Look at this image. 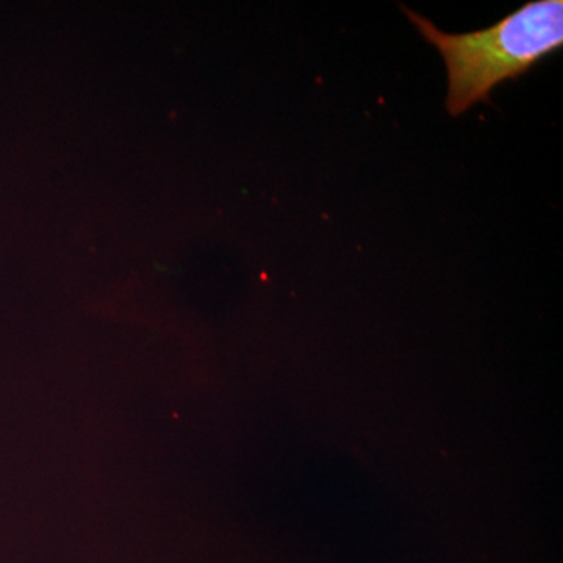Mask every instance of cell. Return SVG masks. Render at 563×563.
<instances>
[{
	"instance_id": "6da1fadb",
	"label": "cell",
	"mask_w": 563,
	"mask_h": 563,
	"mask_svg": "<svg viewBox=\"0 0 563 563\" xmlns=\"http://www.w3.org/2000/svg\"><path fill=\"white\" fill-rule=\"evenodd\" d=\"M404 11L446 63V110L454 118L490 101L498 85L520 79L563 47L562 0H531L492 27L470 33L442 32L421 14Z\"/></svg>"
}]
</instances>
